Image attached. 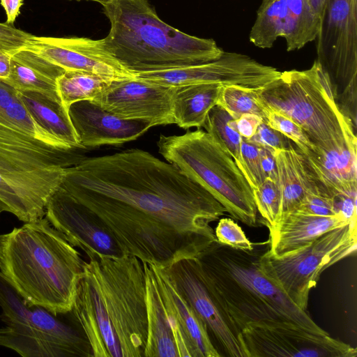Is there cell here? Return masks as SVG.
<instances>
[{"mask_svg":"<svg viewBox=\"0 0 357 357\" xmlns=\"http://www.w3.org/2000/svg\"><path fill=\"white\" fill-rule=\"evenodd\" d=\"M60 187L100 218L123 255L158 267L208 248L211 223L227 212L176 167L138 149L84 158Z\"/></svg>","mask_w":357,"mask_h":357,"instance_id":"1","label":"cell"},{"mask_svg":"<svg viewBox=\"0 0 357 357\" xmlns=\"http://www.w3.org/2000/svg\"><path fill=\"white\" fill-rule=\"evenodd\" d=\"M85 263L45 216L0 235V275L27 305L56 316L71 310Z\"/></svg>","mask_w":357,"mask_h":357,"instance_id":"2","label":"cell"},{"mask_svg":"<svg viewBox=\"0 0 357 357\" xmlns=\"http://www.w3.org/2000/svg\"><path fill=\"white\" fill-rule=\"evenodd\" d=\"M267 244L255 243L252 250L246 251L216 241L195 258L241 332L252 324H296L316 333H328L264 273L259 258Z\"/></svg>","mask_w":357,"mask_h":357,"instance_id":"3","label":"cell"},{"mask_svg":"<svg viewBox=\"0 0 357 357\" xmlns=\"http://www.w3.org/2000/svg\"><path fill=\"white\" fill-rule=\"evenodd\" d=\"M106 50L134 75L216 60L224 52L213 39L185 33L163 22L148 0H109Z\"/></svg>","mask_w":357,"mask_h":357,"instance_id":"4","label":"cell"},{"mask_svg":"<svg viewBox=\"0 0 357 357\" xmlns=\"http://www.w3.org/2000/svg\"><path fill=\"white\" fill-rule=\"evenodd\" d=\"M81 149L50 147L0 119V213L24 222L44 218L66 168L84 158Z\"/></svg>","mask_w":357,"mask_h":357,"instance_id":"5","label":"cell"},{"mask_svg":"<svg viewBox=\"0 0 357 357\" xmlns=\"http://www.w3.org/2000/svg\"><path fill=\"white\" fill-rule=\"evenodd\" d=\"M159 153L209 192L234 219L258 227L252 189L233 158L207 132L160 135Z\"/></svg>","mask_w":357,"mask_h":357,"instance_id":"6","label":"cell"},{"mask_svg":"<svg viewBox=\"0 0 357 357\" xmlns=\"http://www.w3.org/2000/svg\"><path fill=\"white\" fill-rule=\"evenodd\" d=\"M256 91L268 110L294 121L318 149H332L356 135L336 105L328 77L317 60L309 69L281 72Z\"/></svg>","mask_w":357,"mask_h":357,"instance_id":"7","label":"cell"},{"mask_svg":"<svg viewBox=\"0 0 357 357\" xmlns=\"http://www.w3.org/2000/svg\"><path fill=\"white\" fill-rule=\"evenodd\" d=\"M84 275L101 298L122 357H144L147 314L143 262L128 255L97 256L86 261Z\"/></svg>","mask_w":357,"mask_h":357,"instance_id":"8","label":"cell"},{"mask_svg":"<svg viewBox=\"0 0 357 357\" xmlns=\"http://www.w3.org/2000/svg\"><path fill=\"white\" fill-rule=\"evenodd\" d=\"M0 346L23 357H93L83 333L45 309L27 305L6 282L0 283Z\"/></svg>","mask_w":357,"mask_h":357,"instance_id":"9","label":"cell"},{"mask_svg":"<svg viewBox=\"0 0 357 357\" xmlns=\"http://www.w3.org/2000/svg\"><path fill=\"white\" fill-rule=\"evenodd\" d=\"M261 253L264 273L273 281L300 308L307 311L310 291L321 274L339 261L356 253V219L331 229L305 246L287 255L275 257Z\"/></svg>","mask_w":357,"mask_h":357,"instance_id":"10","label":"cell"},{"mask_svg":"<svg viewBox=\"0 0 357 357\" xmlns=\"http://www.w3.org/2000/svg\"><path fill=\"white\" fill-rule=\"evenodd\" d=\"M357 0H328L317 40V61L336 105L356 128Z\"/></svg>","mask_w":357,"mask_h":357,"instance_id":"11","label":"cell"},{"mask_svg":"<svg viewBox=\"0 0 357 357\" xmlns=\"http://www.w3.org/2000/svg\"><path fill=\"white\" fill-rule=\"evenodd\" d=\"M161 268L202 321L218 351H222L231 357H248L241 332L204 275L196 258L181 259Z\"/></svg>","mask_w":357,"mask_h":357,"instance_id":"12","label":"cell"},{"mask_svg":"<svg viewBox=\"0 0 357 357\" xmlns=\"http://www.w3.org/2000/svg\"><path fill=\"white\" fill-rule=\"evenodd\" d=\"M280 73L276 68L260 63L247 55L224 51L220 58L212 61L139 73L135 77L171 86L219 84L259 88L277 79Z\"/></svg>","mask_w":357,"mask_h":357,"instance_id":"13","label":"cell"},{"mask_svg":"<svg viewBox=\"0 0 357 357\" xmlns=\"http://www.w3.org/2000/svg\"><path fill=\"white\" fill-rule=\"evenodd\" d=\"M248 357H356V348L296 324L248 325L241 331Z\"/></svg>","mask_w":357,"mask_h":357,"instance_id":"14","label":"cell"},{"mask_svg":"<svg viewBox=\"0 0 357 357\" xmlns=\"http://www.w3.org/2000/svg\"><path fill=\"white\" fill-rule=\"evenodd\" d=\"M174 86L137 77L112 81L92 100L123 119L149 122L152 126L174 123Z\"/></svg>","mask_w":357,"mask_h":357,"instance_id":"15","label":"cell"},{"mask_svg":"<svg viewBox=\"0 0 357 357\" xmlns=\"http://www.w3.org/2000/svg\"><path fill=\"white\" fill-rule=\"evenodd\" d=\"M45 216L71 245L82 250L88 259L124 255L100 218L61 187L50 198Z\"/></svg>","mask_w":357,"mask_h":357,"instance_id":"16","label":"cell"},{"mask_svg":"<svg viewBox=\"0 0 357 357\" xmlns=\"http://www.w3.org/2000/svg\"><path fill=\"white\" fill-rule=\"evenodd\" d=\"M24 47L65 70L89 72L111 80L135 77L106 50L102 39L31 35Z\"/></svg>","mask_w":357,"mask_h":357,"instance_id":"17","label":"cell"},{"mask_svg":"<svg viewBox=\"0 0 357 357\" xmlns=\"http://www.w3.org/2000/svg\"><path fill=\"white\" fill-rule=\"evenodd\" d=\"M178 357H220L206 328L161 267L152 264Z\"/></svg>","mask_w":357,"mask_h":357,"instance_id":"18","label":"cell"},{"mask_svg":"<svg viewBox=\"0 0 357 357\" xmlns=\"http://www.w3.org/2000/svg\"><path fill=\"white\" fill-rule=\"evenodd\" d=\"M68 115L82 149L122 144L153 127L147 121L121 119L91 100L73 103Z\"/></svg>","mask_w":357,"mask_h":357,"instance_id":"19","label":"cell"},{"mask_svg":"<svg viewBox=\"0 0 357 357\" xmlns=\"http://www.w3.org/2000/svg\"><path fill=\"white\" fill-rule=\"evenodd\" d=\"M68 314L70 321L86 338L93 357H122L118 339L101 298L84 273L78 282Z\"/></svg>","mask_w":357,"mask_h":357,"instance_id":"20","label":"cell"},{"mask_svg":"<svg viewBox=\"0 0 357 357\" xmlns=\"http://www.w3.org/2000/svg\"><path fill=\"white\" fill-rule=\"evenodd\" d=\"M356 135H352L330 149H299L335 200L343 196L356 197Z\"/></svg>","mask_w":357,"mask_h":357,"instance_id":"21","label":"cell"},{"mask_svg":"<svg viewBox=\"0 0 357 357\" xmlns=\"http://www.w3.org/2000/svg\"><path fill=\"white\" fill-rule=\"evenodd\" d=\"M350 222L341 215L319 216L299 212L287 214L268 229L266 252L275 257L287 255L305 246L324 233Z\"/></svg>","mask_w":357,"mask_h":357,"instance_id":"22","label":"cell"},{"mask_svg":"<svg viewBox=\"0 0 357 357\" xmlns=\"http://www.w3.org/2000/svg\"><path fill=\"white\" fill-rule=\"evenodd\" d=\"M64 72L59 66L22 47L12 54L10 75L3 81L18 91L40 92L61 102L56 81Z\"/></svg>","mask_w":357,"mask_h":357,"instance_id":"23","label":"cell"},{"mask_svg":"<svg viewBox=\"0 0 357 357\" xmlns=\"http://www.w3.org/2000/svg\"><path fill=\"white\" fill-rule=\"evenodd\" d=\"M146 274L147 338L144 357H178L160 298L152 264L143 262Z\"/></svg>","mask_w":357,"mask_h":357,"instance_id":"24","label":"cell"},{"mask_svg":"<svg viewBox=\"0 0 357 357\" xmlns=\"http://www.w3.org/2000/svg\"><path fill=\"white\" fill-rule=\"evenodd\" d=\"M222 86L199 84L174 86V123L183 129L203 127L208 112L217 105Z\"/></svg>","mask_w":357,"mask_h":357,"instance_id":"25","label":"cell"},{"mask_svg":"<svg viewBox=\"0 0 357 357\" xmlns=\"http://www.w3.org/2000/svg\"><path fill=\"white\" fill-rule=\"evenodd\" d=\"M33 119L48 133L74 149H82L62 103L37 91H19Z\"/></svg>","mask_w":357,"mask_h":357,"instance_id":"26","label":"cell"},{"mask_svg":"<svg viewBox=\"0 0 357 357\" xmlns=\"http://www.w3.org/2000/svg\"><path fill=\"white\" fill-rule=\"evenodd\" d=\"M275 160L282 197L281 218L297 210L307 194L308 184L302 158L296 144L276 153Z\"/></svg>","mask_w":357,"mask_h":357,"instance_id":"27","label":"cell"},{"mask_svg":"<svg viewBox=\"0 0 357 357\" xmlns=\"http://www.w3.org/2000/svg\"><path fill=\"white\" fill-rule=\"evenodd\" d=\"M321 20L311 8L308 0H286L282 37L287 51L298 50L316 40Z\"/></svg>","mask_w":357,"mask_h":357,"instance_id":"28","label":"cell"},{"mask_svg":"<svg viewBox=\"0 0 357 357\" xmlns=\"http://www.w3.org/2000/svg\"><path fill=\"white\" fill-rule=\"evenodd\" d=\"M113 80L80 70H65L57 79V91L64 108L68 112L74 102L93 100Z\"/></svg>","mask_w":357,"mask_h":357,"instance_id":"29","label":"cell"},{"mask_svg":"<svg viewBox=\"0 0 357 357\" xmlns=\"http://www.w3.org/2000/svg\"><path fill=\"white\" fill-rule=\"evenodd\" d=\"M286 0H263L257 10L249 39L256 47L267 49L282 37Z\"/></svg>","mask_w":357,"mask_h":357,"instance_id":"30","label":"cell"},{"mask_svg":"<svg viewBox=\"0 0 357 357\" xmlns=\"http://www.w3.org/2000/svg\"><path fill=\"white\" fill-rule=\"evenodd\" d=\"M203 127L233 158L240 168L242 137L237 130L236 119L223 108L215 105L208 112Z\"/></svg>","mask_w":357,"mask_h":357,"instance_id":"31","label":"cell"},{"mask_svg":"<svg viewBox=\"0 0 357 357\" xmlns=\"http://www.w3.org/2000/svg\"><path fill=\"white\" fill-rule=\"evenodd\" d=\"M217 105L236 120L249 113L259 116L265 121L268 112L260 100L256 88L236 84L222 86Z\"/></svg>","mask_w":357,"mask_h":357,"instance_id":"32","label":"cell"},{"mask_svg":"<svg viewBox=\"0 0 357 357\" xmlns=\"http://www.w3.org/2000/svg\"><path fill=\"white\" fill-rule=\"evenodd\" d=\"M255 203L261 223L268 229L273 227L281 216L282 197L278 181L266 178L252 189Z\"/></svg>","mask_w":357,"mask_h":357,"instance_id":"33","label":"cell"},{"mask_svg":"<svg viewBox=\"0 0 357 357\" xmlns=\"http://www.w3.org/2000/svg\"><path fill=\"white\" fill-rule=\"evenodd\" d=\"M265 122L292 141L302 151H306L315 146L297 123L278 112L268 110Z\"/></svg>","mask_w":357,"mask_h":357,"instance_id":"34","label":"cell"},{"mask_svg":"<svg viewBox=\"0 0 357 357\" xmlns=\"http://www.w3.org/2000/svg\"><path fill=\"white\" fill-rule=\"evenodd\" d=\"M241 157L240 169L252 189H254L266 179L261 165L259 146L242 137Z\"/></svg>","mask_w":357,"mask_h":357,"instance_id":"35","label":"cell"},{"mask_svg":"<svg viewBox=\"0 0 357 357\" xmlns=\"http://www.w3.org/2000/svg\"><path fill=\"white\" fill-rule=\"evenodd\" d=\"M217 242L233 248L250 251L255 243L251 242L241 227L231 218L219 220L214 231Z\"/></svg>","mask_w":357,"mask_h":357,"instance_id":"36","label":"cell"},{"mask_svg":"<svg viewBox=\"0 0 357 357\" xmlns=\"http://www.w3.org/2000/svg\"><path fill=\"white\" fill-rule=\"evenodd\" d=\"M294 212L328 217L341 215L335 199L331 195L324 192H308Z\"/></svg>","mask_w":357,"mask_h":357,"instance_id":"37","label":"cell"},{"mask_svg":"<svg viewBox=\"0 0 357 357\" xmlns=\"http://www.w3.org/2000/svg\"><path fill=\"white\" fill-rule=\"evenodd\" d=\"M259 147L268 149L274 154L289 149L295 144L279 131L270 127L264 121L259 126L255 134L248 139Z\"/></svg>","mask_w":357,"mask_h":357,"instance_id":"38","label":"cell"},{"mask_svg":"<svg viewBox=\"0 0 357 357\" xmlns=\"http://www.w3.org/2000/svg\"><path fill=\"white\" fill-rule=\"evenodd\" d=\"M31 36L12 24L0 22V51L13 53L24 47Z\"/></svg>","mask_w":357,"mask_h":357,"instance_id":"39","label":"cell"},{"mask_svg":"<svg viewBox=\"0 0 357 357\" xmlns=\"http://www.w3.org/2000/svg\"><path fill=\"white\" fill-rule=\"evenodd\" d=\"M263 119L254 114H244L236 120L237 130L243 138L249 139L256 132Z\"/></svg>","mask_w":357,"mask_h":357,"instance_id":"40","label":"cell"},{"mask_svg":"<svg viewBox=\"0 0 357 357\" xmlns=\"http://www.w3.org/2000/svg\"><path fill=\"white\" fill-rule=\"evenodd\" d=\"M261 165L266 178L278 181L275 154L266 149L259 146Z\"/></svg>","mask_w":357,"mask_h":357,"instance_id":"41","label":"cell"},{"mask_svg":"<svg viewBox=\"0 0 357 357\" xmlns=\"http://www.w3.org/2000/svg\"><path fill=\"white\" fill-rule=\"evenodd\" d=\"M0 3L6 13V23L13 25L20 13L23 0H0Z\"/></svg>","mask_w":357,"mask_h":357,"instance_id":"42","label":"cell"},{"mask_svg":"<svg viewBox=\"0 0 357 357\" xmlns=\"http://www.w3.org/2000/svg\"><path fill=\"white\" fill-rule=\"evenodd\" d=\"M12 54L6 51H0V79H6L10 75Z\"/></svg>","mask_w":357,"mask_h":357,"instance_id":"43","label":"cell"},{"mask_svg":"<svg viewBox=\"0 0 357 357\" xmlns=\"http://www.w3.org/2000/svg\"><path fill=\"white\" fill-rule=\"evenodd\" d=\"M308 1L314 12L322 20L328 0H308Z\"/></svg>","mask_w":357,"mask_h":357,"instance_id":"44","label":"cell"},{"mask_svg":"<svg viewBox=\"0 0 357 357\" xmlns=\"http://www.w3.org/2000/svg\"><path fill=\"white\" fill-rule=\"evenodd\" d=\"M68 1H73V0H68ZM77 1H80L82 0H75ZM84 1H94L100 3L102 6H104L106 4L109 0H84Z\"/></svg>","mask_w":357,"mask_h":357,"instance_id":"45","label":"cell"}]
</instances>
